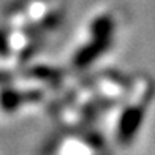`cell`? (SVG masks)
<instances>
[{
  "mask_svg": "<svg viewBox=\"0 0 155 155\" xmlns=\"http://www.w3.org/2000/svg\"><path fill=\"white\" fill-rule=\"evenodd\" d=\"M144 108L139 104H130L127 106L117 120V128H116V136L120 144H130L133 139L138 136V133L143 127L144 122Z\"/></svg>",
  "mask_w": 155,
  "mask_h": 155,
  "instance_id": "cell-1",
  "label": "cell"
},
{
  "mask_svg": "<svg viewBox=\"0 0 155 155\" xmlns=\"http://www.w3.org/2000/svg\"><path fill=\"white\" fill-rule=\"evenodd\" d=\"M112 43L111 38H95L90 37V40L87 41L84 46H81L76 51L74 57H73V63L76 68H86L89 65H92L94 62H97L109 49Z\"/></svg>",
  "mask_w": 155,
  "mask_h": 155,
  "instance_id": "cell-2",
  "label": "cell"
},
{
  "mask_svg": "<svg viewBox=\"0 0 155 155\" xmlns=\"http://www.w3.org/2000/svg\"><path fill=\"white\" fill-rule=\"evenodd\" d=\"M41 94L38 90H19L13 87H5L0 90V111L15 112L25 103L40 100Z\"/></svg>",
  "mask_w": 155,
  "mask_h": 155,
  "instance_id": "cell-3",
  "label": "cell"
},
{
  "mask_svg": "<svg viewBox=\"0 0 155 155\" xmlns=\"http://www.w3.org/2000/svg\"><path fill=\"white\" fill-rule=\"evenodd\" d=\"M116 30V22L109 15H101L95 18L89 27V35L95 38H111L114 37Z\"/></svg>",
  "mask_w": 155,
  "mask_h": 155,
  "instance_id": "cell-4",
  "label": "cell"
},
{
  "mask_svg": "<svg viewBox=\"0 0 155 155\" xmlns=\"http://www.w3.org/2000/svg\"><path fill=\"white\" fill-rule=\"evenodd\" d=\"M10 52H11V45H10L8 33L0 29V57H2V59L8 57Z\"/></svg>",
  "mask_w": 155,
  "mask_h": 155,
  "instance_id": "cell-5",
  "label": "cell"
}]
</instances>
